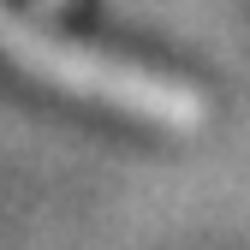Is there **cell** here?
I'll return each instance as SVG.
<instances>
[{"instance_id":"1","label":"cell","mask_w":250,"mask_h":250,"mask_svg":"<svg viewBox=\"0 0 250 250\" xmlns=\"http://www.w3.org/2000/svg\"><path fill=\"white\" fill-rule=\"evenodd\" d=\"M0 54L12 66L36 72L42 83H60V89H72V96L96 102V107L131 113V119H149V125L191 131V125L208 119V96L197 83H185L173 72H155V66H137V60H125L113 48L60 36V30L24 18L12 0H0Z\"/></svg>"}]
</instances>
